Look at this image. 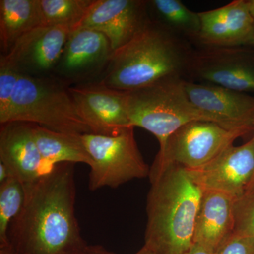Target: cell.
<instances>
[{"label":"cell","mask_w":254,"mask_h":254,"mask_svg":"<svg viewBox=\"0 0 254 254\" xmlns=\"http://www.w3.org/2000/svg\"><path fill=\"white\" fill-rule=\"evenodd\" d=\"M233 235L254 237V193L245 194L235 201Z\"/></svg>","instance_id":"cb8c5ba5"},{"label":"cell","mask_w":254,"mask_h":254,"mask_svg":"<svg viewBox=\"0 0 254 254\" xmlns=\"http://www.w3.org/2000/svg\"><path fill=\"white\" fill-rule=\"evenodd\" d=\"M189 80L254 93V48L198 46L192 55Z\"/></svg>","instance_id":"ba28073f"},{"label":"cell","mask_w":254,"mask_h":254,"mask_svg":"<svg viewBox=\"0 0 254 254\" xmlns=\"http://www.w3.org/2000/svg\"><path fill=\"white\" fill-rule=\"evenodd\" d=\"M13 122L33 124L70 134L91 133L66 85L53 76H33L20 72L5 124Z\"/></svg>","instance_id":"277c9868"},{"label":"cell","mask_w":254,"mask_h":254,"mask_svg":"<svg viewBox=\"0 0 254 254\" xmlns=\"http://www.w3.org/2000/svg\"><path fill=\"white\" fill-rule=\"evenodd\" d=\"M213 122L198 120L184 125L159 150L154 166L177 165L185 169L203 166L216 158L240 137Z\"/></svg>","instance_id":"52a82bcc"},{"label":"cell","mask_w":254,"mask_h":254,"mask_svg":"<svg viewBox=\"0 0 254 254\" xmlns=\"http://www.w3.org/2000/svg\"><path fill=\"white\" fill-rule=\"evenodd\" d=\"M148 6V1L141 0H95L76 28L103 33L113 52L128 43L150 21Z\"/></svg>","instance_id":"4fadbf2b"},{"label":"cell","mask_w":254,"mask_h":254,"mask_svg":"<svg viewBox=\"0 0 254 254\" xmlns=\"http://www.w3.org/2000/svg\"><path fill=\"white\" fill-rule=\"evenodd\" d=\"M95 0H39L43 26L76 28Z\"/></svg>","instance_id":"44dd1931"},{"label":"cell","mask_w":254,"mask_h":254,"mask_svg":"<svg viewBox=\"0 0 254 254\" xmlns=\"http://www.w3.org/2000/svg\"><path fill=\"white\" fill-rule=\"evenodd\" d=\"M253 137L254 138V135ZM254 193V174L253 177H252V181H251L250 185H249L248 188H247V190H246L245 194H249V193Z\"/></svg>","instance_id":"f546056e"},{"label":"cell","mask_w":254,"mask_h":254,"mask_svg":"<svg viewBox=\"0 0 254 254\" xmlns=\"http://www.w3.org/2000/svg\"><path fill=\"white\" fill-rule=\"evenodd\" d=\"M112 53L110 41L103 33L89 28H74L53 72L55 78L68 86L94 77L104 72Z\"/></svg>","instance_id":"7c38bea8"},{"label":"cell","mask_w":254,"mask_h":254,"mask_svg":"<svg viewBox=\"0 0 254 254\" xmlns=\"http://www.w3.org/2000/svg\"><path fill=\"white\" fill-rule=\"evenodd\" d=\"M80 116L92 133L115 136L130 127L127 92L97 83L68 87Z\"/></svg>","instance_id":"8fae6325"},{"label":"cell","mask_w":254,"mask_h":254,"mask_svg":"<svg viewBox=\"0 0 254 254\" xmlns=\"http://www.w3.org/2000/svg\"><path fill=\"white\" fill-rule=\"evenodd\" d=\"M0 163L24 185L36 181L48 171L35 141L33 124L13 122L1 125Z\"/></svg>","instance_id":"2e32d148"},{"label":"cell","mask_w":254,"mask_h":254,"mask_svg":"<svg viewBox=\"0 0 254 254\" xmlns=\"http://www.w3.org/2000/svg\"><path fill=\"white\" fill-rule=\"evenodd\" d=\"M93 254H118L115 252H111V251L107 250L105 247L102 245H98L97 250Z\"/></svg>","instance_id":"83f0119b"},{"label":"cell","mask_w":254,"mask_h":254,"mask_svg":"<svg viewBox=\"0 0 254 254\" xmlns=\"http://www.w3.org/2000/svg\"><path fill=\"white\" fill-rule=\"evenodd\" d=\"M201 28L195 43L200 46L254 48V21L247 0L199 13Z\"/></svg>","instance_id":"9a60e30c"},{"label":"cell","mask_w":254,"mask_h":254,"mask_svg":"<svg viewBox=\"0 0 254 254\" xmlns=\"http://www.w3.org/2000/svg\"><path fill=\"white\" fill-rule=\"evenodd\" d=\"M185 80H167L127 92L131 126L140 127L154 135L160 149L184 125L198 120L213 122L191 103L184 86Z\"/></svg>","instance_id":"5b68a950"},{"label":"cell","mask_w":254,"mask_h":254,"mask_svg":"<svg viewBox=\"0 0 254 254\" xmlns=\"http://www.w3.org/2000/svg\"><path fill=\"white\" fill-rule=\"evenodd\" d=\"M185 170L202 190L221 192L239 199L254 176V137L239 146L230 145L203 166Z\"/></svg>","instance_id":"30bf717a"},{"label":"cell","mask_w":254,"mask_h":254,"mask_svg":"<svg viewBox=\"0 0 254 254\" xmlns=\"http://www.w3.org/2000/svg\"><path fill=\"white\" fill-rule=\"evenodd\" d=\"M20 71L1 55L0 57V124L9 116Z\"/></svg>","instance_id":"603a6c76"},{"label":"cell","mask_w":254,"mask_h":254,"mask_svg":"<svg viewBox=\"0 0 254 254\" xmlns=\"http://www.w3.org/2000/svg\"><path fill=\"white\" fill-rule=\"evenodd\" d=\"M247 3L251 16L254 21V0H247Z\"/></svg>","instance_id":"f1b7e54d"},{"label":"cell","mask_w":254,"mask_h":254,"mask_svg":"<svg viewBox=\"0 0 254 254\" xmlns=\"http://www.w3.org/2000/svg\"><path fill=\"white\" fill-rule=\"evenodd\" d=\"M33 133L48 168L61 163H84L91 167L92 159L82 135L60 133L36 125H33Z\"/></svg>","instance_id":"d6986e66"},{"label":"cell","mask_w":254,"mask_h":254,"mask_svg":"<svg viewBox=\"0 0 254 254\" xmlns=\"http://www.w3.org/2000/svg\"><path fill=\"white\" fill-rule=\"evenodd\" d=\"M191 103L213 123L244 136L254 131V96L211 83L185 80Z\"/></svg>","instance_id":"9c48e42d"},{"label":"cell","mask_w":254,"mask_h":254,"mask_svg":"<svg viewBox=\"0 0 254 254\" xmlns=\"http://www.w3.org/2000/svg\"><path fill=\"white\" fill-rule=\"evenodd\" d=\"M155 254L153 253V252H151L150 250H148V248H146V247H144L143 246V247L139 251H138V252H136V254Z\"/></svg>","instance_id":"4dcf8cb0"},{"label":"cell","mask_w":254,"mask_h":254,"mask_svg":"<svg viewBox=\"0 0 254 254\" xmlns=\"http://www.w3.org/2000/svg\"><path fill=\"white\" fill-rule=\"evenodd\" d=\"M158 20L174 33L195 43L201 28L199 13L190 11L180 0L148 1Z\"/></svg>","instance_id":"ffe728a7"},{"label":"cell","mask_w":254,"mask_h":254,"mask_svg":"<svg viewBox=\"0 0 254 254\" xmlns=\"http://www.w3.org/2000/svg\"><path fill=\"white\" fill-rule=\"evenodd\" d=\"M231 195L214 190H203L195 221L193 242L215 252L233 235L235 204Z\"/></svg>","instance_id":"e0dca14e"},{"label":"cell","mask_w":254,"mask_h":254,"mask_svg":"<svg viewBox=\"0 0 254 254\" xmlns=\"http://www.w3.org/2000/svg\"><path fill=\"white\" fill-rule=\"evenodd\" d=\"M193 50L191 42L150 19L128 43L112 53L99 82L130 92L167 80H189Z\"/></svg>","instance_id":"7a4b0ae2"},{"label":"cell","mask_w":254,"mask_h":254,"mask_svg":"<svg viewBox=\"0 0 254 254\" xmlns=\"http://www.w3.org/2000/svg\"><path fill=\"white\" fill-rule=\"evenodd\" d=\"M72 30L68 26H40L19 38L7 54L1 55L21 73L50 76Z\"/></svg>","instance_id":"5bb4252c"},{"label":"cell","mask_w":254,"mask_h":254,"mask_svg":"<svg viewBox=\"0 0 254 254\" xmlns=\"http://www.w3.org/2000/svg\"><path fill=\"white\" fill-rule=\"evenodd\" d=\"M73 167L58 164L25 185L24 204L8 230L15 254H93L97 250L82 236L75 213Z\"/></svg>","instance_id":"6da1fadb"},{"label":"cell","mask_w":254,"mask_h":254,"mask_svg":"<svg viewBox=\"0 0 254 254\" xmlns=\"http://www.w3.org/2000/svg\"><path fill=\"white\" fill-rule=\"evenodd\" d=\"M0 254H15L9 247L0 248Z\"/></svg>","instance_id":"1f68e13d"},{"label":"cell","mask_w":254,"mask_h":254,"mask_svg":"<svg viewBox=\"0 0 254 254\" xmlns=\"http://www.w3.org/2000/svg\"><path fill=\"white\" fill-rule=\"evenodd\" d=\"M144 247L155 254H185L193 243L203 190L177 165L150 167Z\"/></svg>","instance_id":"3957f363"},{"label":"cell","mask_w":254,"mask_h":254,"mask_svg":"<svg viewBox=\"0 0 254 254\" xmlns=\"http://www.w3.org/2000/svg\"><path fill=\"white\" fill-rule=\"evenodd\" d=\"M82 138L92 159L90 190L118 188L135 179L149 177L150 168L138 149L134 127H127L115 136L90 133Z\"/></svg>","instance_id":"8992f818"},{"label":"cell","mask_w":254,"mask_h":254,"mask_svg":"<svg viewBox=\"0 0 254 254\" xmlns=\"http://www.w3.org/2000/svg\"><path fill=\"white\" fill-rule=\"evenodd\" d=\"M185 254H215V252L200 244L194 243Z\"/></svg>","instance_id":"484cf974"},{"label":"cell","mask_w":254,"mask_h":254,"mask_svg":"<svg viewBox=\"0 0 254 254\" xmlns=\"http://www.w3.org/2000/svg\"><path fill=\"white\" fill-rule=\"evenodd\" d=\"M215 254H254V237L232 235Z\"/></svg>","instance_id":"d4e9b609"},{"label":"cell","mask_w":254,"mask_h":254,"mask_svg":"<svg viewBox=\"0 0 254 254\" xmlns=\"http://www.w3.org/2000/svg\"><path fill=\"white\" fill-rule=\"evenodd\" d=\"M9 169L2 163H0V184L4 183L6 180L12 177Z\"/></svg>","instance_id":"4316f807"},{"label":"cell","mask_w":254,"mask_h":254,"mask_svg":"<svg viewBox=\"0 0 254 254\" xmlns=\"http://www.w3.org/2000/svg\"><path fill=\"white\" fill-rule=\"evenodd\" d=\"M25 198V185L16 177L0 184V248L9 247V225L21 212Z\"/></svg>","instance_id":"7402d4cb"},{"label":"cell","mask_w":254,"mask_h":254,"mask_svg":"<svg viewBox=\"0 0 254 254\" xmlns=\"http://www.w3.org/2000/svg\"><path fill=\"white\" fill-rule=\"evenodd\" d=\"M43 26L39 0L0 1V44L6 55L25 34Z\"/></svg>","instance_id":"ac0fdd59"}]
</instances>
